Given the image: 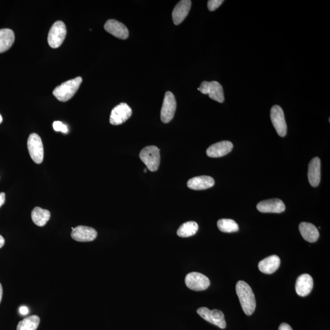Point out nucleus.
<instances>
[{"instance_id":"1","label":"nucleus","mask_w":330,"mask_h":330,"mask_svg":"<svg viewBox=\"0 0 330 330\" xmlns=\"http://www.w3.org/2000/svg\"><path fill=\"white\" fill-rule=\"evenodd\" d=\"M236 292L241 304L243 311L247 315H251L255 311V296L250 286L247 283L239 281L236 285Z\"/></svg>"},{"instance_id":"2","label":"nucleus","mask_w":330,"mask_h":330,"mask_svg":"<svg viewBox=\"0 0 330 330\" xmlns=\"http://www.w3.org/2000/svg\"><path fill=\"white\" fill-rule=\"evenodd\" d=\"M82 83V78L78 77L57 86L53 91L54 96L61 102H67L74 97Z\"/></svg>"},{"instance_id":"3","label":"nucleus","mask_w":330,"mask_h":330,"mask_svg":"<svg viewBox=\"0 0 330 330\" xmlns=\"http://www.w3.org/2000/svg\"><path fill=\"white\" fill-rule=\"evenodd\" d=\"M140 158L150 172H156L160 162V149L155 146H149L141 150Z\"/></svg>"},{"instance_id":"4","label":"nucleus","mask_w":330,"mask_h":330,"mask_svg":"<svg viewBox=\"0 0 330 330\" xmlns=\"http://www.w3.org/2000/svg\"><path fill=\"white\" fill-rule=\"evenodd\" d=\"M67 34L65 23L57 21L52 25L48 35V42L51 48H57L60 47L65 40Z\"/></svg>"},{"instance_id":"5","label":"nucleus","mask_w":330,"mask_h":330,"mask_svg":"<svg viewBox=\"0 0 330 330\" xmlns=\"http://www.w3.org/2000/svg\"><path fill=\"white\" fill-rule=\"evenodd\" d=\"M198 90L202 94H207L212 100L219 103H223L225 100L224 91L223 87L216 81L213 82H204L201 84Z\"/></svg>"},{"instance_id":"6","label":"nucleus","mask_w":330,"mask_h":330,"mask_svg":"<svg viewBox=\"0 0 330 330\" xmlns=\"http://www.w3.org/2000/svg\"><path fill=\"white\" fill-rule=\"evenodd\" d=\"M185 282L188 288L195 291L206 290L210 285L208 277L198 272H191L187 274Z\"/></svg>"},{"instance_id":"7","label":"nucleus","mask_w":330,"mask_h":330,"mask_svg":"<svg viewBox=\"0 0 330 330\" xmlns=\"http://www.w3.org/2000/svg\"><path fill=\"white\" fill-rule=\"evenodd\" d=\"M27 146L32 160L37 164L41 163L43 159V146L39 136L31 134L28 138Z\"/></svg>"},{"instance_id":"8","label":"nucleus","mask_w":330,"mask_h":330,"mask_svg":"<svg viewBox=\"0 0 330 330\" xmlns=\"http://www.w3.org/2000/svg\"><path fill=\"white\" fill-rule=\"evenodd\" d=\"M197 313L208 322L213 324L220 328L224 329L227 327L225 315L222 311L218 309L210 310L205 307H202L197 310Z\"/></svg>"},{"instance_id":"9","label":"nucleus","mask_w":330,"mask_h":330,"mask_svg":"<svg viewBox=\"0 0 330 330\" xmlns=\"http://www.w3.org/2000/svg\"><path fill=\"white\" fill-rule=\"evenodd\" d=\"M176 106V98L172 92L168 91L165 93L163 105L161 109V120L162 122L167 124L172 121L175 116Z\"/></svg>"},{"instance_id":"10","label":"nucleus","mask_w":330,"mask_h":330,"mask_svg":"<svg viewBox=\"0 0 330 330\" xmlns=\"http://www.w3.org/2000/svg\"><path fill=\"white\" fill-rule=\"evenodd\" d=\"M270 118L272 124L281 137H285L287 134V124H286L285 114L282 107L274 105L270 112Z\"/></svg>"},{"instance_id":"11","label":"nucleus","mask_w":330,"mask_h":330,"mask_svg":"<svg viewBox=\"0 0 330 330\" xmlns=\"http://www.w3.org/2000/svg\"><path fill=\"white\" fill-rule=\"evenodd\" d=\"M132 110L126 103H121L112 109L109 123L114 126L121 125L131 117Z\"/></svg>"},{"instance_id":"12","label":"nucleus","mask_w":330,"mask_h":330,"mask_svg":"<svg viewBox=\"0 0 330 330\" xmlns=\"http://www.w3.org/2000/svg\"><path fill=\"white\" fill-rule=\"evenodd\" d=\"M97 236V231L94 228L85 226H79L72 230L71 233L72 239L81 242L93 241Z\"/></svg>"},{"instance_id":"13","label":"nucleus","mask_w":330,"mask_h":330,"mask_svg":"<svg viewBox=\"0 0 330 330\" xmlns=\"http://www.w3.org/2000/svg\"><path fill=\"white\" fill-rule=\"evenodd\" d=\"M257 210L262 213H282L285 210V205L279 199H271L259 202Z\"/></svg>"},{"instance_id":"14","label":"nucleus","mask_w":330,"mask_h":330,"mask_svg":"<svg viewBox=\"0 0 330 330\" xmlns=\"http://www.w3.org/2000/svg\"><path fill=\"white\" fill-rule=\"evenodd\" d=\"M104 28L115 37L121 39L128 38L129 33L128 29L122 23L114 19L108 20L104 25Z\"/></svg>"},{"instance_id":"15","label":"nucleus","mask_w":330,"mask_h":330,"mask_svg":"<svg viewBox=\"0 0 330 330\" xmlns=\"http://www.w3.org/2000/svg\"><path fill=\"white\" fill-rule=\"evenodd\" d=\"M233 148V144L231 142L223 141L211 145L207 149L206 153L209 157H222L231 152Z\"/></svg>"},{"instance_id":"16","label":"nucleus","mask_w":330,"mask_h":330,"mask_svg":"<svg viewBox=\"0 0 330 330\" xmlns=\"http://www.w3.org/2000/svg\"><path fill=\"white\" fill-rule=\"evenodd\" d=\"M192 6L190 0H182L174 8L172 17L174 24L176 25L181 24L186 18Z\"/></svg>"},{"instance_id":"17","label":"nucleus","mask_w":330,"mask_h":330,"mask_svg":"<svg viewBox=\"0 0 330 330\" xmlns=\"http://www.w3.org/2000/svg\"><path fill=\"white\" fill-rule=\"evenodd\" d=\"M313 279L308 274H303L298 278L295 285V291L300 297H306L313 288Z\"/></svg>"},{"instance_id":"18","label":"nucleus","mask_w":330,"mask_h":330,"mask_svg":"<svg viewBox=\"0 0 330 330\" xmlns=\"http://www.w3.org/2000/svg\"><path fill=\"white\" fill-rule=\"evenodd\" d=\"M215 184V181L212 177L207 176H198L190 179L187 182L189 189L194 190H202L209 189Z\"/></svg>"},{"instance_id":"19","label":"nucleus","mask_w":330,"mask_h":330,"mask_svg":"<svg viewBox=\"0 0 330 330\" xmlns=\"http://www.w3.org/2000/svg\"><path fill=\"white\" fill-rule=\"evenodd\" d=\"M320 160L318 157L312 158L309 164L308 177L312 187H316L320 184Z\"/></svg>"},{"instance_id":"20","label":"nucleus","mask_w":330,"mask_h":330,"mask_svg":"<svg viewBox=\"0 0 330 330\" xmlns=\"http://www.w3.org/2000/svg\"><path fill=\"white\" fill-rule=\"evenodd\" d=\"M280 257L277 255H272L266 257L260 261L258 265L259 270L263 273L271 274L278 270L280 265Z\"/></svg>"},{"instance_id":"21","label":"nucleus","mask_w":330,"mask_h":330,"mask_svg":"<svg viewBox=\"0 0 330 330\" xmlns=\"http://www.w3.org/2000/svg\"><path fill=\"white\" fill-rule=\"evenodd\" d=\"M301 235L307 242L314 243L317 241L319 237V233L317 228L314 225L309 223H301L299 226Z\"/></svg>"},{"instance_id":"22","label":"nucleus","mask_w":330,"mask_h":330,"mask_svg":"<svg viewBox=\"0 0 330 330\" xmlns=\"http://www.w3.org/2000/svg\"><path fill=\"white\" fill-rule=\"evenodd\" d=\"M15 40V34L11 29L5 28L0 30V53L9 50Z\"/></svg>"},{"instance_id":"23","label":"nucleus","mask_w":330,"mask_h":330,"mask_svg":"<svg viewBox=\"0 0 330 330\" xmlns=\"http://www.w3.org/2000/svg\"><path fill=\"white\" fill-rule=\"evenodd\" d=\"M50 218V212L48 210L36 207L31 212V218L34 224L42 227L47 224Z\"/></svg>"},{"instance_id":"24","label":"nucleus","mask_w":330,"mask_h":330,"mask_svg":"<svg viewBox=\"0 0 330 330\" xmlns=\"http://www.w3.org/2000/svg\"><path fill=\"white\" fill-rule=\"evenodd\" d=\"M198 225L195 222H188L178 229L177 234L181 237H189L195 235L198 231Z\"/></svg>"},{"instance_id":"25","label":"nucleus","mask_w":330,"mask_h":330,"mask_svg":"<svg viewBox=\"0 0 330 330\" xmlns=\"http://www.w3.org/2000/svg\"><path fill=\"white\" fill-rule=\"evenodd\" d=\"M40 323V318L33 315L25 318L20 321L17 326V330H36Z\"/></svg>"},{"instance_id":"26","label":"nucleus","mask_w":330,"mask_h":330,"mask_svg":"<svg viewBox=\"0 0 330 330\" xmlns=\"http://www.w3.org/2000/svg\"><path fill=\"white\" fill-rule=\"evenodd\" d=\"M219 231L225 233L237 232L239 230L238 224L233 219H221L217 222Z\"/></svg>"},{"instance_id":"27","label":"nucleus","mask_w":330,"mask_h":330,"mask_svg":"<svg viewBox=\"0 0 330 330\" xmlns=\"http://www.w3.org/2000/svg\"><path fill=\"white\" fill-rule=\"evenodd\" d=\"M53 129L56 132H61L64 134H67L69 131L67 126L64 124L61 121H54L53 124Z\"/></svg>"},{"instance_id":"28","label":"nucleus","mask_w":330,"mask_h":330,"mask_svg":"<svg viewBox=\"0 0 330 330\" xmlns=\"http://www.w3.org/2000/svg\"><path fill=\"white\" fill-rule=\"evenodd\" d=\"M224 2V0H209L207 4L208 10L210 11H215Z\"/></svg>"},{"instance_id":"29","label":"nucleus","mask_w":330,"mask_h":330,"mask_svg":"<svg viewBox=\"0 0 330 330\" xmlns=\"http://www.w3.org/2000/svg\"><path fill=\"white\" fill-rule=\"evenodd\" d=\"M279 330H293L292 327L286 323H283L281 324L279 326Z\"/></svg>"},{"instance_id":"30","label":"nucleus","mask_w":330,"mask_h":330,"mask_svg":"<svg viewBox=\"0 0 330 330\" xmlns=\"http://www.w3.org/2000/svg\"><path fill=\"white\" fill-rule=\"evenodd\" d=\"M19 312L22 315H27V314H28L29 309L27 308V307L23 306L20 307Z\"/></svg>"},{"instance_id":"31","label":"nucleus","mask_w":330,"mask_h":330,"mask_svg":"<svg viewBox=\"0 0 330 330\" xmlns=\"http://www.w3.org/2000/svg\"><path fill=\"white\" fill-rule=\"evenodd\" d=\"M6 195L5 193H0V207L5 204Z\"/></svg>"},{"instance_id":"32","label":"nucleus","mask_w":330,"mask_h":330,"mask_svg":"<svg viewBox=\"0 0 330 330\" xmlns=\"http://www.w3.org/2000/svg\"><path fill=\"white\" fill-rule=\"evenodd\" d=\"M5 239L4 238V237H3V236L0 235V248L4 247L5 245Z\"/></svg>"},{"instance_id":"33","label":"nucleus","mask_w":330,"mask_h":330,"mask_svg":"<svg viewBox=\"0 0 330 330\" xmlns=\"http://www.w3.org/2000/svg\"><path fill=\"white\" fill-rule=\"evenodd\" d=\"M2 297H3V288L1 283H0V303H1Z\"/></svg>"},{"instance_id":"34","label":"nucleus","mask_w":330,"mask_h":330,"mask_svg":"<svg viewBox=\"0 0 330 330\" xmlns=\"http://www.w3.org/2000/svg\"><path fill=\"white\" fill-rule=\"evenodd\" d=\"M3 122V118L2 117V115H0V124H1Z\"/></svg>"},{"instance_id":"35","label":"nucleus","mask_w":330,"mask_h":330,"mask_svg":"<svg viewBox=\"0 0 330 330\" xmlns=\"http://www.w3.org/2000/svg\"><path fill=\"white\" fill-rule=\"evenodd\" d=\"M147 169H144V173H147Z\"/></svg>"}]
</instances>
